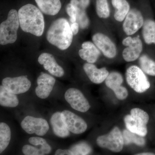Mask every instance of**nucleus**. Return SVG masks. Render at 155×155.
Returning a JSON list of instances; mask_svg holds the SVG:
<instances>
[{"label":"nucleus","mask_w":155,"mask_h":155,"mask_svg":"<svg viewBox=\"0 0 155 155\" xmlns=\"http://www.w3.org/2000/svg\"><path fill=\"white\" fill-rule=\"evenodd\" d=\"M19 24L24 32L37 37L41 36L44 31V17L41 11L36 6L28 4L18 11Z\"/></svg>","instance_id":"f257e3e1"},{"label":"nucleus","mask_w":155,"mask_h":155,"mask_svg":"<svg viewBox=\"0 0 155 155\" xmlns=\"http://www.w3.org/2000/svg\"><path fill=\"white\" fill-rule=\"evenodd\" d=\"M73 34L67 19L59 18L52 23L46 33L49 43L62 51L67 49L72 44Z\"/></svg>","instance_id":"f03ea898"},{"label":"nucleus","mask_w":155,"mask_h":155,"mask_svg":"<svg viewBox=\"0 0 155 155\" xmlns=\"http://www.w3.org/2000/svg\"><path fill=\"white\" fill-rule=\"evenodd\" d=\"M19 26L18 12L12 9L9 11L7 19L0 25V44L5 45L16 42Z\"/></svg>","instance_id":"7ed1b4c3"},{"label":"nucleus","mask_w":155,"mask_h":155,"mask_svg":"<svg viewBox=\"0 0 155 155\" xmlns=\"http://www.w3.org/2000/svg\"><path fill=\"white\" fill-rule=\"evenodd\" d=\"M130 114L124 118L126 128L138 135L145 136L147 134V125L149 120L148 114L143 110L137 108L132 109Z\"/></svg>","instance_id":"20e7f679"},{"label":"nucleus","mask_w":155,"mask_h":155,"mask_svg":"<svg viewBox=\"0 0 155 155\" xmlns=\"http://www.w3.org/2000/svg\"><path fill=\"white\" fill-rule=\"evenodd\" d=\"M126 79L128 85L136 92L142 93L150 88V84L141 69L132 66L127 69Z\"/></svg>","instance_id":"39448f33"},{"label":"nucleus","mask_w":155,"mask_h":155,"mask_svg":"<svg viewBox=\"0 0 155 155\" xmlns=\"http://www.w3.org/2000/svg\"><path fill=\"white\" fill-rule=\"evenodd\" d=\"M97 143L101 147L115 153L121 151L124 145L122 133L117 127H114L107 134L98 137Z\"/></svg>","instance_id":"423d86ee"},{"label":"nucleus","mask_w":155,"mask_h":155,"mask_svg":"<svg viewBox=\"0 0 155 155\" xmlns=\"http://www.w3.org/2000/svg\"><path fill=\"white\" fill-rule=\"evenodd\" d=\"M21 125L26 133L35 134L38 136L45 135L49 129V126L45 119L29 116L24 118Z\"/></svg>","instance_id":"0eeeda50"},{"label":"nucleus","mask_w":155,"mask_h":155,"mask_svg":"<svg viewBox=\"0 0 155 155\" xmlns=\"http://www.w3.org/2000/svg\"><path fill=\"white\" fill-rule=\"evenodd\" d=\"M122 44L127 47L123 50L122 56L126 62H132L138 59L143 50L142 42L139 36H128L122 41Z\"/></svg>","instance_id":"6e6552de"},{"label":"nucleus","mask_w":155,"mask_h":155,"mask_svg":"<svg viewBox=\"0 0 155 155\" xmlns=\"http://www.w3.org/2000/svg\"><path fill=\"white\" fill-rule=\"evenodd\" d=\"M65 98L73 109L85 113L89 110L90 105L82 93L79 90L70 88L65 94Z\"/></svg>","instance_id":"1a4fd4ad"},{"label":"nucleus","mask_w":155,"mask_h":155,"mask_svg":"<svg viewBox=\"0 0 155 155\" xmlns=\"http://www.w3.org/2000/svg\"><path fill=\"white\" fill-rule=\"evenodd\" d=\"M143 18L141 12L136 9L130 10L123 22V29L127 35L134 34L143 25Z\"/></svg>","instance_id":"9d476101"},{"label":"nucleus","mask_w":155,"mask_h":155,"mask_svg":"<svg viewBox=\"0 0 155 155\" xmlns=\"http://www.w3.org/2000/svg\"><path fill=\"white\" fill-rule=\"evenodd\" d=\"M2 85L8 90L15 94H21L28 91L31 86V82L27 76L7 77L2 81Z\"/></svg>","instance_id":"9b49d317"},{"label":"nucleus","mask_w":155,"mask_h":155,"mask_svg":"<svg viewBox=\"0 0 155 155\" xmlns=\"http://www.w3.org/2000/svg\"><path fill=\"white\" fill-rule=\"evenodd\" d=\"M62 116L67 128L75 134H81L87 129V124L82 118L71 111L65 110L62 112Z\"/></svg>","instance_id":"f8f14e48"},{"label":"nucleus","mask_w":155,"mask_h":155,"mask_svg":"<svg viewBox=\"0 0 155 155\" xmlns=\"http://www.w3.org/2000/svg\"><path fill=\"white\" fill-rule=\"evenodd\" d=\"M92 41L106 57L113 58L116 57L117 54L116 45L105 35L101 33L95 34L92 37Z\"/></svg>","instance_id":"ddd939ff"},{"label":"nucleus","mask_w":155,"mask_h":155,"mask_svg":"<svg viewBox=\"0 0 155 155\" xmlns=\"http://www.w3.org/2000/svg\"><path fill=\"white\" fill-rule=\"evenodd\" d=\"M56 82L53 76L44 72H41L37 79L38 86L35 94L40 98L46 99L51 94Z\"/></svg>","instance_id":"4468645a"},{"label":"nucleus","mask_w":155,"mask_h":155,"mask_svg":"<svg viewBox=\"0 0 155 155\" xmlns=\"http://www.w3.org/2000/svg\"><path fill=\"white\" fill-rule=\"evenodd\" d=\"M38 62L50 74L57 77H61L64 75V69L58 65L54 56L48 53L41 54L38 58Z\"/></svg>","instance_id":"2eb2a0df"},{"label":"nucleus","mask_w":155,"mask_h":155,"mask_svg":"<svg viewBox=\"0 0 155 155\" xmlns=\"http://www.w3.org/2000/svg\"><path fill=\"white\" fill-rule=\"evenodd\" d=\"M83 69L91 81L96 84L102 83L109 74L105 67L98 69L93 64L86 63L84 65Z\"/></svg>","instance_id":"dca6fc26"},{"label":"nucleus","mask_w":155,"mask_h":155,"mask_svg":"<svg viewBox=\"0 0 155 155\" xmlns=\"http://www.w3.org/2000/svg\"><path fill=\"white\" fill-rule=\"evenodd\" d=\"M81 47L82 49L78 51L80 58L87 63H95L101 55V52L94 44L91 41L84 42Z\"/></svg>","instance_id":"f3484780"},{"label":"nucleus","mask_w":155,"mask_h":155,"mask_svg":"<svg viewBox=\"0 0 155 155\" xmlns=\"http://www.w3.org/2000/svg\"><path fill=\"white\" fill-rule=\"evenodd\" d=\"M51 123L53 132L56 136L62 138L69 136L70 131L64 122L62 113L58 112L53 114L51 117Z\"/></svg>","instance_id":"a211bd4d"},{"label":"nucleus","mask_w":155,"mask_h":155,"mask_svg":"<svg viewBox=\"0 0 155 155\" xmlns=\"http://www.w3.org/2000/svg\"><path fill=\"white\" fill-rule=\"evenodd\" d=\"M39 9L44 14L54 16L61 8V0H35Z\"/></svg>","instance_id":"6ab92c4d"},{"label":"nucleus","mask_w":155,"mask_h":155,"mask_svg":"<svg viewBox=\"0 0 155 155\" xmlns=\"http://www.w3.org/2000/svg\"><path fill=\"white\" fill-rule=\"evenodd\" d=\"M19 101L16 94L8 90L3 85L0 86V104L8 107H16Z\"/></svg>","instance_id":"aec40b11"},{"label":"nucleus","mask_w":155,"mask_h":155,"mask_svg":"<svg viewBox=\"0 0 155 155\" xmlns=\"http://www.w3.org/2000/svg\"><path fill=\"white\" fill-rule=\"evenodd\" d=\"M112 4L116 9L114 13V18L117 21L122 22L130 11L129 3L126 0H112Z\"/></svg>","instance_id":"412c9836"},{"label":"nucleus","mask_w":155,"mask_h":155,"mask_svg":"<svg viewBox=\"0 0 155 155\" xmlns=\"http://www.w3.org/2000/svg\"><path fill=\"white\" fill-rule=\"evenodd\" d=\"M142 35L146 43L148 45L155 44V22L148 19L143 23Z\"/></svg>","instance_id":"4be33fe9"},{"label":"nucleus","mask_w":155,"mask_h":155,"mask_svg":"<svg viewBox=\"0 0 155 155\" xmlns=\"http://www.w3.org/2000/svg\"><path fill=\"white\" fill-rule=\"evenodd\" d=\"M122 135L125 145L134 143L139 146H143L145 144L146 140L143 137L131 132L128 129L123 130Z\"/></svg>","instance_id":"5701e85b"},{"label":"nucleus","mask_w":155,"mask_h":155,"mask_svg":"<svg viewBox=\"0 0 155 155\" xmlns=\"http://www.w3.org/2000/svg\"><path fill=\"white\" fill-rule=\"evenodd\" d=\"M11 139V130L8 125L4 122L0 123V153L7 148Z\"/></svg>","instance_id":"b1692460"},{"label":"nucleus","mask_w":155,"mask_h":155,"mask_svg":"<svg viewBox=\"0 0 155 155\" xmlns=\"http://www.w3.org/2000/svg\"><path fill=\"white\" fill-rule=\"evenodd\" d=\"M139 62L143 72L147 75L155 76V61L146 55H143L139 58Z\"/></svg>","instance_id":"393cba45"},{"label":"nucleus","mask_w":155,"mask_h":155,"mask_svg":"<svg viewBox=\"0 0 155 155\" xmlns=\"http://www.w3.org/2000/svg\"><path fill=\"white\" fill-rule=\"evenodd\" d=\"M123 82V78L122 75L117 72L109 73L105 80L106 85L113 91L122 86Z\"/></svg>","instance_id":"a878e982"},{"label":"nucleus","mask_w":155,"mask_h":155,"mask_svg":"<svg viewBox=\"0 0 155 155\" xmlns=\"http://www.w3.org/2000/svg\"><path fill=\"white\" fill-rule=\"evenodd\" d=\"M97 14L101 18L106 19L110 15V9L107 0H96Z\"/></svg>","instance_id":"bb28decb"},{"label":"nucleus","mask_w":155,"mask_h":155,"mask_svg":"<svg viewBox=\"0 0 155 155\" xmlns=\"http://www.w3.org/2000/svg\"><path fill=\"white\" fill-rule=\"evenodd\" d=\"M73 155L89 154L92 151L91 147L86 143L82 142L75 145L71 148Z\"/></svg>","instance_id":"cd10ccee"},{"label":"nucleus","mask_w":155,"mask_h":155,"mask_svg":"<svg viewBox=\"0 0 155 155\" xmlns=\"http://www.w3.org/2000/svg\"><path fill=\"white\" fill-rule=\"evenodd\" d=\"M75 8L77 10V19L78 24L80 25L81 28L82 29L86 28L88 26L89 21L85 10L82 9L80 7V5Z\"/></svg>","instance_id":"c85d7f7f"},{"label":"nucleus","mask_w":155,"mask_h":155,"mask_svg":"<svg viewBox=\"0 0 155 155\" xmlns=\"http://www.w3.org/2000/svg\"><path fill=\"white\" fill-rule=\"evenodd\" d=\"M22 152L25 155H43L41 149L29 145H25L22 149Z\"/></svg>","instance_id":"c756f323"},{"label":"nucleus","mask_w":155,"mask_h":155,"mask_svg":"<svg viewBox=\"0 0 155 155\" xmlns=\"http://www.w3.org/2000/svg\"><path fill=\"white\" fill-rule=\"evenodd\" d=\"M67 14L70 17V21L72 23L76 22L77 19L78 12L77 9L72 4H69L67 5L66 8Z\"/></svg>","instance_id":"7c9ffc66"},{"label":"nucleus","mask_w":155,"mask_h":155,"mask_svg":"<svg viewBox=\"0 0 155 155\" xmlns=\"http://www.w3.org/2000/svg\"><path fill=\"white\" fill-rule=\"evenodd\" d=\"M114 91L116 97L120 100L125 99L128 96V91L127 89L124 87L120 86L119 88L115 90Z\"/></svg>","instance_id":"2f4dec72"},{"label":"nucleus","mask_w":155,"mask_h":155,"mask_svg":"<svg viewBox=\"0 0 155 155\" xmlns=\"http://www.w3.org/2000/svg\"><path fill=\"white\" fill-rule=\"evenodd\" d=\"M28 142L34 146L44 145L47 143L45 140L40 137H31L28 139Z\"/></svg>","instance_id":"473e14b6"},{"label":"nucleus","mask_w":155,"mask_h":155,"mask_svg":"<svg viewBox=\"0 0 155 155\" xmlns=\"http://www.w3.org/2000/svg\"><path fill=\"white\" fill-rule=\"evenodd\" d=\"M55 155H73L70 150L58 149L56 150Z\"/></svg>","instance_id":"72a5a7b5"},{"label":"nucleus","mask_w":155,"mask_h":155,"mask_svg":"<svg viewBox=\"0 0 155 155\" xmlns=\"http://www.w3.org/2000/svg\"><path fill=\"white\" fill-rule=\"evenodd\" d=\"M79 24L77 22L72 23V25H71V30L74 35H76L78 33V31H79Z\"/></svg>","instance_id":"f704fd0d"},{"label":"nucleus","mask_w":155,"mask_h":155,"mask_svg":"<svg viewBox=\"0 0 155 155\" xmlns=\"http://www.w3.org/2000/svg\"><path fill=\"white\" fill-rule=\"evenodd\" d=\"M90 2V0H79L80 7L82 9L85 10L89 5Z\"/></svg>","instance_id":"c9c22d12"},{"label":"nucleus","mask_w":155,"mask_h":155,"mask_svg":"<svg viewBox=\"0 0 155 155\" xmlns=\"http://www.w3.org/2000/svg\"><path fill=\"white\" fill-rule=\"evenodd\" d=\"M137 155H154L155 154L152 153H140L137 154Z\"/></svg>","instance_id":"e433bc0d"}]
</instances>
